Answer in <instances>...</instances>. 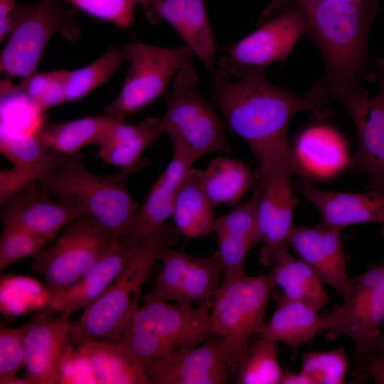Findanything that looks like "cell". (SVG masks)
Masks as SVG:
<instances>
[{
    "label": "cell",
    "mask_w": 384,
    "mask_h": 384,
    "mask_svg": "<svg viewBox=\"0 0 384 384\" xmlns=\"http://www.w3.org/2000/svg\"><path fill=\"white\" fill-rule=\"evenodd\" d=\"M223 69L214 72L210 96L225 116L229 129L240 137L256 156L286 143L292 117L306 110L324 117L326 102L300 95L270 83L264 69L242 72L238 80Z\"/></svg>",
    "instance_id": "cell-1"
},
{
    "label": "cell",
    "mask_w": 384,
    "mask_h": 384,
    "mask_svg": "<svg viewBox=\"0 0 384 384\" xmlns=\"http://www.w3.org/2000/svg\"><path fill=\"white\" fill-rule=\"evenodd\" d=\"M309 33L324 57L326 73L308 92L328 102L359 85L369 65L366 38L371 16L365 4L331 0H297Z\"/></svg>",
    "instance_id": "cell-2"
},
{
    "label": "cell",
    "mask_w": 384,
    "mask_h": 384,
    "mask_svg": "<svg viewBox=\"0 0 384 384\" xmlns=\"http://www.w3.org/2000/svg\"><path fill=\"white\" fill-rule=\"evenodd\" d=\"M180 235L175 225L164 223L143 240L115 280L84 308L78 320L70 323L67 346L73 348L92 341H114L124 321L139 304L141 289L160 252L177 242Z\"/></svg>",
    "instance_id": "cell-3"
},
{
    "label": "cell",
    "mask_w": 384,
    "mask_h": 384,
    "mask_svg": "<svg viewBox=\"0 0 384 384\" xmlns=\"http://www.w3.org/2000/svg\"><path fill=\"white\" fill-rule=\"evenodd\" d=\"M129 174L123 170L109 175L92 173L78 154L36 181L57 201L85 208L121 240L136 221L141 207L129 191Z\"/></svg>",
    "instance_id": "cell-4"
},
{
    "label": "cell",
    "mask_w": 384,
    "mask_h": 384,
    "mask_svg": "<svg viewBox=\"0 0 384 384\" xmlns=\"http://www.w3.org/2000/svg\"><path fill=\"white\" fill-rule=\"evenodd\" d=\"M343 302L321 316L326 338L341 334L355 343L354 369L373 354L384 351L380 326L384 321V258L360 275L349 278Z\"/></svg>",
    "instance_id": "cell-5"
},
{
    "label": "cell",
    "mask_w": 384,
    "mask_h": 384,
    "mask_svg": "<svg viewBox=\"0 0 384 384\" xmlns=\"http://www.w3.org/2000/svg\"><path fill=\"white\" fill-rule=\"evenodd\" d=\"M198 77L191 68L178 70L166 92V111L160 118L161 134L196 161L211 153L233 152L215 110L198 90Z\"/></svg>",
    "instance_id": "cell-6"
},
{
    "label": "cell",
    "mask_w": 384,
    "mask_h": 384,
    "mask_svg": "<svg viewBox=\"0 0 384 384\" xmlns=\"http://www.w3.org/2000/svg\"><path fill=\"white\" fill-rule=\"evenodd\" d=\"M261 181L257 188V220L260 241L259 260L271 267L278 252L286 248L294 211L298 204L292 188V177L297 173L292 151L286 143L267 148L257 156Z\"/></svg>",
    "instance_id": "cell-7"
},
{
    "label": "cell",
    "mask_w": 384,
    "mask_h": 384,
    "mask_svg": "<svg viewBox=\"0 0 384 384\" xmlns=\"http://www.w3.org/2000/svg\"><path fill=\"white\" fill-rule=\"evenodd\" d=\"M75 11L58 0H42L31 5L17 4L13 14L7 42L0 56L1 71L22 79L37 72L43 50L54 34L75 41L80 26Z\"/></svg>",
    "instance_id": "cell-8"
},
{
    "label": "cell",
    "mask_w": 384,
    "mask_h": 384,
    "mask_svg": "<svg viewBox=\"0 0 384 384\" xmlns=\"http://www.w3.org/2000/svg\"><path fill=\"white\" fill-rule=\"evenodd\" d=\"M117 240L95 218H78L65 225L54 243L33 258L32 270L44 276L50 299L102 260Z\"/></svg>",
    "instance_id": "cell-9"
},
{
    "label": "cell",
    "mask_w": 384,
    "mask_h": 384,
    "mask_svg": "<svg viewBox=\"0 0 384 384\" xmlns=\"http://www.w3.org/2000/svg\"><path fill=\"white\" fill-rule=\"evenodd\" d=\"M274 285L269 274L245 276L228 284H222L215 295L209 312L210 329L222 337L233 369L245 347L259 335L265 323L270 294Z\"/></svg>",
    "instance_id": "cell-10"
},
{
    "label": "cell",
    "mask_w": 384,
    "mask_h": 384,
    "mask_svg": "<svg viewBox=\"0 0 384 384\" xmlns=\"http://www.w3.org/2000/svg\"><path fill=\"white\" fill-rule=\"evenodd\" d=\"M122 49L131 66L119 94L105 113L124 117L166 93L174 74L191 68L194 55L185 44L164 48L129 43Z\"/></svg>",
    "instance_id": "cell-11"
},
{
    "label": "cell",
    "mask_w": 384,
    "mask_h": 384,
    "mask_svg": "<svg viewBox=\"0 0 384 384\" xmlns=\"http://www.w3.org/2000/svg\"><path fill=\"white\" fill-rule=\"evenodd\" d=\"M308 33L299 6L282 9L274 4L262 14L255 31L223 49L227 55L220 60L221 69L238 76L248 70L265 69L272 62H282L300 36Z\"/></svg>",
    "instance_id": "cell-12"
},
{
    "label": "cell",
    "mask_w": 384,
    "mask_h": 384,
    "mask_svg": "<svg viewBox=\"0 0 384 384\" xmlns=\"http://www.w3.org/2000/svg\"><path fill=\"white\" fill-rule=\"evenodd\" d=\"M378 89L370 96L360 85L338 93L334 99L351 114L358 135L353 168L370 178L368 191L384 192V58H378Z\"/></svg>",
    "instance_id": "cell-13"
},
{
    "label": "cell",
    "mask_w": 384,
    "mask_h": 384,
    "mask_svg": "<svg viewBox=\"0 0 384 384\" xmlns=\"http://www.w3.org/2000/svg\"><path fill=\"white\" fill-rule=\"evenodd\" d=\"M233 368L223 340L218 335L200 346L171 351L147 371L154 384H223Z\"/></svg>",
    "instance_id": "cell-14"
},
{
    "label": "cell",
    "mask_w": 384,
    "mask_h": 384,
    "mask_svg": "<svg viewBox=\"0 0 384 384\" xmlns=\"http://www.w3.org/2000/svg\"><path fill=\"white\" fill-rule=\"evenodd\" d=\"M3 206V227L21 228L48 241L54 240L68 223L90 216L82 207L52 200L36 181L16 191Z\"/></svg>",
    "instance_id": "cell-15"
},
{
    "label": "cell",
    "mask_w": 384,
    "mask_h": 384,
    "mask_svg": "<svg viewBox=\"0 0 384 384\" xmlns=\"http://www.w3.org/2000/svg\"><path fill=\"white\" fill-rule=\"evenodd\" d=\"M0 149L14 166L1 171V203L4 206L19 188L53 169L65 165L71 156L48 149L36 133L1 125Z\"/></svg>",
    "instance_id": "cell-16"
},
{
    "label": "cell",
    "mask_w": 384,
    "mask_h": 384,
    "mask_svg": "<svg viewBox=\"0 0 384 384\" xmlns=\"http://www.w3.org/2000/svg\"><path fill=\"white\" fill-rule=\"evenodd\" d=\"M70 315L63 311L53 317L44 309L32 317V324L24 338V378L29 384L60 383Z\"/></svg>",
    "instance_id": "cell-17"
},
{
    "label": "cell",
    "mask_w": 384,
    "mask_h": 384,
    "mask_svg": "<svg viewBox=\"0 0 384 384\" xmlns=\"http://www.w3.org/2000/svg\"><path fill=\"white\" fill-rule=\"evenodd\" d=\"M193 161L186 151L174 145L171 161L153 185L141 205L136 221L119 240L121 242L129 247H138L172 215L177 191Z\"/></svg>",
    "instance_id": "cell-18"
},
{
    "label": "cell",
    "mask_w": 384,
    "mask_h": 384,
    "mask_svg": "<svg viewBox=\"0 0 384 384\" xmlns=\"http://www.w3.org/2000/svg\"><path fill=\"white\" fill-rule=\"evenodd\" d=\"M342 230L321 224L314 228H295L290 230L286 240L287 247L341 296L350 278L340 241Z\"/></svg>",
    "instance_id": "cell-19"
},
{
    "label": "cell",
    "mask_w": 384,
    "mask_h": 384,
    "mask_svg": "<svg viewBox=\"0 0 384 384\" xmlns=\"http://www.w3.org/2000/svg\"><path fill=\"white\" fill-rule=\"evenodd\" d=\"M151 23L168 22L198 57L206 70L213 73L216 44L203 0H151L144 8Z\"/></svg>",
    "instance_id": "cell-20"
},
{
    "label": "cell",
    "mask_w": 384,
    "mask_h": 384,
    "mask_svg": "<svg viewBox=\"0 0 384 384\" xmlns=\"http://www.w3.org/2000/svg\"><path fill=\"white\" fill-rule=\"evenodd\" d=\"M257 189L246 202L215 219L218 252L223 264V284L246 275L244 264L250 249L260 238L257 227Z\"/></svg>",
    "instance_id": "cell-21"
},
{
    "label": "cell",
    "mask_w": 384,
    "mask_h": 384,
    "mask_svg": "<svg viewBox=\"0 0 384 384\" xmlns=\"http://www.w3.org/2000/svg\"><path fill=\"white\" fill-rule=\"evenodd\" d=\"M298 188L321 215L320 224L343 229L353 224L373 223L382 226L384 236V192L337 193L318 189L304 177Z\"/></svg>",
    "instance_id": "cell-22"
},
{
    "label": "cell",
    "mask_w": 384,
    "mask_h": 384,
    "mask_svg": "<svg viewBox=\"0 0 384 384\" xmlns=\"http://www.w3.org/2000/svg\"><path fill=\"white\" fill-rule=\"evenodd\" d=\"M142 306L151 331L175 351L196 347L215 335L206 304L197 309L189 304L144 301Z\"/></svg>",
    "instance_id": "cell-23"
},
{
    "label": "cell",
    "mask_w": 384,
    "mask_h": 384,
    "mask_svg": "<svg viewBox=\"0 0 384 384\" xmlns=\"http://www.w3.org/2000/svg\"><path fill=\"white\" fill-rule=\"evenodd\" d=\"M138 247H129L118 239L110 252L65 291L50 299L48 313L68 312L85 308L96 300L115 280L137 254Z\"/></svg>",
    "instance_id": "cell-24"
},
{
    "label": "cell",
    "mask_w": 384,
    "mask_h": 384,
    "mask_svg": "<svg viewBox=\"0 0 384 384\" xmlns=\"http://www.w3.org/2000/svg\"><path fill=\"white\" fill-rule=\"evenodd\" d=\"M69 347V346H68ZM67 347L70 353L83 363L91 374V383L149 384L142 365L125 344L114 341H92Z\"/></svg>",
    "instance_id": "cell-25"
},
{
    "label": "cell",
    "mask_w": 384,
    "mask_h": 384,
    "mask_svg": "<svg viewBox=\"0 0 384 384\" xmlns=\"http://www.w3.org/2000/svg\"><path fill=\"white\" fill-rule=\"evenodd\" d=\"M297 173L315 176H329L336 174L348 163L345 143L334 129L314 126L298 137L294 149Z\"/></svg>",
    "instance_id": "cell-26"
},
{
    "label": "cell",
    "mask_w": 384,
    "mask_h": 384,
    "mask_svg": "<svg viewBox=\"0 0 384 384\" xmlns=\"http://www.w3.org/2000/svg\"><path fill=\"white\" fill-rule=\"evenodd\" d=\"M160 118L147 117L137 125L117 122L99 144V156L105 162L131 174L144 164L142 153L161 135Z\"/></svg>",
    "instance_id": "cell-27"
},
{
    "label": "cell",
    "mask_w": 384,
    "mask_h": 384,
    "mask_svg": "<svg viewBox=\"0 0 384 384\" xmlns=\"http://www.w3.org/2000/svg\"><path fill=\"white\" fill-rule=\"evenodd\" d=\"M125 117L105 113L48 126H42L36 133L49 149L72 156L82 148L100 144L114 125Z\"/></svg>",
    "instance_id": "cell-28"
},
{
    "label": "cell",
    "mask_w": 384,
    "mask_h": 384,
    "mask_svg": "<svg viewBox=\"0 0 384 384\" xmlns=\"http://www.w3.org/2000/svg\"><path fill=\"white\" fill-rule=\"evenodd\" d=\"M277 306L258 336L290 346L309 342L321 330V316L306 304L277 295Z\"/></svg>",
    "instance_id": "cell-29"
},
{
    "label": "cell",
    "mask_w": 384,
    "mask_h": 384,
    "mask_svg": "<svg viewBox=\"0 0 384 384\" xmlns=\"http://www.w3.org/2000/svg\"><path fill=\"white\" fill-rule=\"evenodd\" d=\"M269 275L274 285L282 289L278 295L297 300L319 311L328 302L322 280L302 260L281 249L271 266Z\"/></svg>",
    "instance_id": "cell-30"
},
{
    "label": "cell",
    "mask_w": 384,
    "mask_h": 384,
    "mask_svg": "<svg viewBox=\"0 0 384 384\" xmlns=\"http://www.w3.org/2000/svg\"><path fill=\"white\" fill-rule=\"evenodd\" d=\"M203 170L191 167L175 198L172 217L175 226L188 238L214 232L215 218L201 186Z\"/></svg>",
    "instance_id": "cell-31"
},
{
    "label": "cell",
    "mask_w": 384,
    "mask_h": 384,
    "mask_svg": "<svg viewBox=\"0 0 384 384\" xmlns=\"http://www.w3.org/2000/svg\"><path fill=\"white\" fill-rule=\"evenodd\" d=\"M255 177L241 160L218 157L202 172L201 186L211 206H236L255 185Z\"/></svg>",
    "instance_id": "cell-32"
},
{
    "label": "cell",
    "mask_w": 384,
    "mask_h": 384,
    "mask_svg": "<svg viewBox=\"0 0 384 384\" xmlns=\"http://www.w3.org/2000/svg\"><path fill=\"white\" fill-rule=\"evenodd\" d=\"M238 384H279L284 373L277 360L275 342L260 336L248 343L238 365Z\"/></svg>",
    "instance_id": "cell-33"
},
{
    "label": "cell",
    "mask_w": 384,
    "mask_h": 384,
    "mask_svg": "<svg viewBox=\"0 0 384 384\" xmlns=\"http://www.w3.org/2000/svg\"><path fill=\"white\" fill-rule=\"evenodd\" d=\"M223 264L217 250L206 257H192L176 303L192 304L215 296L220 285Z\"/></svg>",
    "instance_id": "cell-34"
},
{
    "label": "cell",
    "mask_w": 384,
    "mask_h": 384,
    "mask_svg": "<svg viewBox=\"0 0 384 384\" xmlns=\"http://www.w3.org/2000/svg\"><path fill=\"white\" fill-rule=\"evenodd\" d=\"M124 60L126 56L122 47H112L92 63L68 70L66 102L79 100L105 83Z\"/></svg>",
    "instance_id": "cell-35"
},
{
    "label": "cell",
    "mask_w": 384,
    "mask_h": 384,
    "mask_svg": "<svg viewBox=\"0 0 384 384\" xmlns=\"http://www.w3.org/2000/svg\"><path fill=\"white\" fill-rule=\"evenodd\" d=\"M192 257L181 250L164 249L158 258L162 262L161 272L152 291L142 301L176 302Z\"/></svg>",
    "instance_id": "cell-36"
},
{
    "label": "cell",
    "mask_w": 384,
    "mask_h": 384,
    "mask_svg": "<svg viewBox=\"0 0 384 384\" xmlns=\"http://www.w3.org/2000/svg\"><path fill=\"white\" fill-rule=\"evenodd\" d=\"M68 70L34 73L16 85L42 112L66 102Z\"/></svg>",
    "instance_id": "cell-37"
},
{
    "label": "cell",
    "mask_w": 384,
    "mask_h": 384,
    "mask_svg": "<svg viewBox=\"0 0 384 384\" xmlns=\"http://www.w3.org/2000/svg\"><path fill=\"white\" fill-rule=\"evenodd\" d=\"M348 360L343 346L323 352H310L302 358V370L313 384H343Z\"/></svg>",
    "instance_id": "cell-38"
},
{
    "label": "cell",
    "mask_w": 384,
    "mask_h": 384,
    "mask_svg": "<svg viewBox=\"0 0 384 384\" xmlns=\"http://www.w3.org/2000/svg\"><path fill=\"white\" fill-rule=\"evenodd\" d=\"M44 237L21 228L3 227L0 239V271L19 260L37 257L48 242Z\"/></svg>",
    "instance_id": "cell-39"
},
{
    "label": "cell",
    "mask_w": 384,
    "mask_h": 384,
    "mask_svg": "<svg viewBox=\"0 0 384 384\" xmlns=\"http://www.w3.org/2000/svg\"><path fill=\"white\" fill-rule=\"evenodd\" d=\"M86 14L128 28L134 21L137 5L146 7L151 0H64Z\"/></svg>",
    "instance_id": "cell-40"
},
{
    "label": "cell",
    "mask_w": 384,
    "mask_h": 384,
    "mask_svg": "<svg viewBox=\"0 0 384 384\" xmlns=\"http://www.w3.org/2000/svg\"><path fill=\"white\" fill-rule=\"evenodd\" d=\"M32 324V318L23 325L8 328L0 325V383L15 375L26 363L24 338Z\"/></svg>",
    "instance_id": "cell-41"
},
{
    "label": "cell",
    "mask_w": 384,
    "mask_h": 384,
    "mask_svg": "<svg viewBox=\"0 0 384 384\" xmlns=\"http://www.w3.org/2000/svg\"><path fill=\"white\" fill-rule=\"evenodd\" d=\"M122 343L134 353L146 374L150 368L166 354L175 351L151 331L134 335Z\"/></svg>",
    "instance_id": "cell-42"
},
{
    "label": "cell",
    "mask_w": 384,
    "mask_h": 384,
    "mask_svg": "<svg viewBox=\"0 0 384 384\" xmlns=\"http://www.w3.org/2000/svg\"><path fill=\"white\" fill-rule=\"evenodd\" d=\"M353 374L356 379L370 377L375 383L384 384V351L371 356L359 367L353 369Z\"/></svg>",
    "instance_id": "cell-43"
},
{
    "label": "cell",
    "mask_w": 384,
    "mask_h": 384,
    "mask_svg": "<svg viewBox=\"0 0 384 384\" xmlns=\"http://www.w3.org/2000/svg\"><path fill=\"white\" fill-rule=\"evenodd\" d=\"M17 4L15 0H0V42L6 40L13 14Z\"/></svg>",
    "instance_id": "cell-44"
},
{
    "label": "cell",
    "mask_w": 384,
    "mask_h": 384,
    "mask_svg": "<svg viewBox=\"0 0 384 384\" xmlns=\"http://www.w3.org/2000/svg\"><path fill=\"white\" fill-rule=\"evenodd\" d=\"M279 384H313V382L302 370L299 373L284 371Z\"/></svg>",
    "instance_id": "cell-45"
},
{
    "label": "cell",
    "mask_w": 384,
    "mask_h": 384,
    "mask_svg": "<svg viewBox=\"0 0 384 384\" xmlns=\"http://www.w3.org/2000/svg\"><path fill=\"white\" fill-rule=\"evenodd\" d=\"M1 384H29V383L25 378H20L13 375L3 380Z\"/></svg>",
    "instance_id": "cell-46"
},
{
    "label": "cell",
    "mask_w": 384,
    "mask_h": 384,
    "mask_svg": "<svg viewBox=\"0 0 384 384\" xmlns=\"http://www.w3.org/2000/svg\"><path fill=\"white\" fill-rule=\"evenodd\" d=\"M336 1H343L347 3L358 4H365L366 0H331Z\"/></svg>",
    "instance_id": "cell-47"
},
{
    "label": "cell",
    "mask_w": 384,
    "mask_h": 384,
    "mask_svg": "<svg viewBox=\"0 0 384 384\" xmlns=\"http://www.w3.org/2000/svg\"><path fill=\"white\" fill-rule=\"evenodd\" d=\"M372 1H373V7H374L375 4H376L377 0H372Z\"/></svg>",
    "instance_id": "cell-48"
}]
</instances>
